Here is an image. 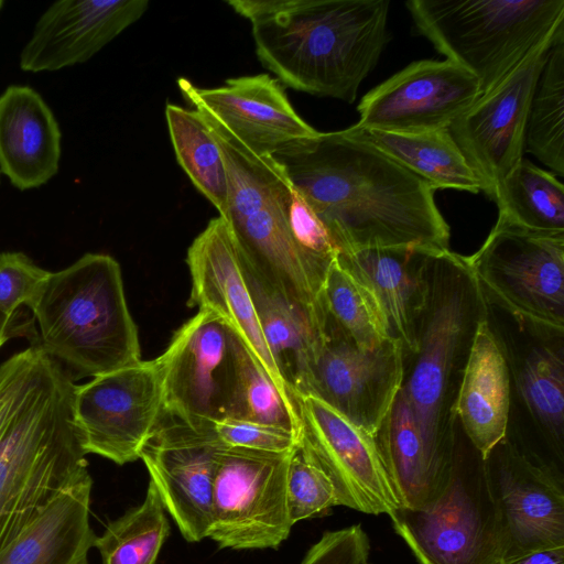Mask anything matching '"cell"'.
Here are the masks:
<instances>
[{"mask_svg":"<svg viewBox=\"0 0 564 564\" xmlns=\"http://www.w3.org/2000/svg\"><path fill=\"white\" fill-rule=\"evenodd\" d=\"M272 156L339 253L449 249V226L435 204V189L349 128L317 132Z\"/></svg>","mask_w":564,"mask_h":564,"instance_id":"obj_1","label":"cell"},{"mask_svg":"<svg viewBox=\"0 0 564 564\" xmlns=\"http://www.w3.org/2000/svg\"><path fill=\"white\" fill-rule=\"evenodd\" d=\"M256 53L292 89L352 104L388 41L389 0H229Z\"/></svg>","mask_w":564,"mask_h":564,"instance_id":"obj_2","label":"cell"},{"mask_svg":"<svg viewBox=\"0 0 564 564\" xmlns=\"http://www.w3.org/2000/svg\"><path fill=\"white\" fill-rule=\"evenodd\" d=\"M427 292L417 326V349L405 358L401 390L415 415L432 477L441 494L456 463V400L474 336L488 302L466 260L449 249L430 253Z\"/></svg>","mask_w":564,"mask_h":564,"instance_id":"obj_3","label":"cell"},{"mask_svg":"<svg viewBox=\"0 0 564 564\" xmlns=\"http://www.w3.org/2000/svg\"><path fill=\"white\" fill-rule=\"evenodd\" d=\"M21 395L0 430V551L88 473L73 422L76 383L34 345Z\"/></svg>","mask_w":564,"mask_h":564,"instance_id":"obj_4","label":"cell"},{"mask_svg":"<svg viewBox=\"0 0 564 564\" xmlns=\"http://www.w3.org/2000/svg\"><path fill=\"white\" fill-rule=\"evenodd\" d=\"M26 307L37 325L34 345L74 382L141 360L120 264L109 254L85 253L50 272Z\"/></svg>","mask_w":564,"mask_h":564,"instance_id":"obj_5","label":"cell"},{"mask_svg":"<svg viewBox=\"0 0 564 564\" xmlns=\"http://www.w3.org/2000/svg\"><path fill=\"white\" fill-rule=\"evenodd\" d=\"M202 116L225 162L228 199L223 218L242 267L267 290L319 321L321 300L288 228L285 203L291 182L282 165L273 156L249 152L215 121Z\"/></svg>","mask_w":564,"mask_h":564,"instance_id":"obj_6","label":"cell"},{"mask_svg":"<svg viewBox=\"0 0 564 564\" xmlns=\"http://www.w3.org/2000/svg\"><path fill=\"white\" fill-rule=\"evenodd\" d=\"M416 30L470 73L481 95L564 31V0H410Z\"/></svg>","mask_w":564,"mask_h":564,"instance_id":"obj_7","label":"cell"},{"mask_svg":"<svg viewBox=\"0 0 564 564\" xmlns=\"http://www.w3.org/2000/svg\"><path fill=\"white\" fill-rule=\"evenodd\" d=\"M466 260L488 303L527 329L564 335V231H541L498 215Z\"/></svg>","mask_w":564,"mask_h":564,"instance_id":"obj_8","label":"cell"},{"mask_svg":"<svg viewBox=\"0 0 564 564\" xmlns=\"http://www.w3.org/2000/svg\"><path fill=\"white\" fill-rule=\"evenodd\" d=\"M417 564H502L499 519L484 459L459 445L452 477L429 507L389 514Z\"/></svg>","mask_w":564,"mask_h":564,"instance_id":"obj_9","label":"cell"},{"mask_svg":"<svg viewBox=\"0 0 564 564\" xmlns=\"http://www.w3.org/2000/svg\"><path fill=\"white\" fill-rule=\"evenodd\" d=\"M290 454L223 446L207 538L234 550L278 549L289 538L293 527L286 503Z\"/></svg>","mask_w":564,"mask_h":564,"instance_id":"obj_10","label":"cell"},{"mask_svg":"<svg viewBox=\"0 0 564 564\" xmlns=\"http://www.w3.org/2000/svg\"><path fill=\"white\" fill-rule=\"evenodd\" d=\"M245 345L220 316L199 310L158 357L163 379L161 416L197 427L229 417Z\"/></svg>","mask_w":564,"mask_h":564,"instance_id":"obj_11","label":"cell"},{"mask_svg":"<svg viewBox=\"0 0 564 564\" xmlns=\"http://www.w3.org/2000/svg\"><path fill=\"white\" fill-rule=\"evenodd\" d=\"M484 465L499 519L502 564L564 546V487L556 464L507 433Z\"/></svg>","mask_w":564,"mask_h":564,"instance_id":"obj_12","label":"cell"},{"mask_svg":"<svg viewBox=\"0 0 564 564\" xmlns=\"http://www.w3.org/2000/svg\"><path fill=\"white\" fill-rule=\"evenodd\" d=\"M163 409L159 358L123 367L76 384L73 422L84 452L118 465L139 459Z\"/></svg>","mask_w":564,"mask_h":564,"instance_id":"obj_13","label":"cell"},{"mask_svg":"<svg viewBox=\"0 0 564 564\" xmlns=\"http://www.w3.org/2000/svg\"><path fill=\"white\" fill-rule=\"evenodd\" d=\"M404 372L400 340L391 337L375 348H359L326 313L307 395L376 436L402 388Z\"/></svg>","mask_w":564,"mask_h":564,"instance_id":"obj_14","label":"cell"},{"mask_svg":"<svg viewBox=\"0 0 564 564\" xmlns=\"http://www.w3.org/2000/svg\"><path fill=\"white\" fill-rule=\"evenodd\" d=\"M556 37L528 55L448 128L491 199L522 160L530 101Z\"/></svg>","mask_w":564,"mask_h":564,"instance_id":"obj_15","label":"cell"},{"mask_svg":"<svg viewBox=\"0 0 564 564\" xmlns=\"http://www.w3.org/2000/svg\"><path fill=\"white\" fill-rule=\"evenodd\" d=\"M299 405L297 443L332 481L338 506L388 516L400 508L377 437L315 397Z\"/></svg>","mask_w":564,"mask_h":564,"instance_id":"obj_16","label":"cell"},{"mask_svg":"<svg viewBox=\"0 0 564 564\" xmlns=\"http://www.w3.org/2000/svg\"><path fill=\"white\" fill-rule=\"evenodd\" d=\"M224 445L214 424L197 427L161 416L140 451L150 481L188 542L208 536L213 485Z\"/></svg>","mask_w":564,"mask_h":564,"instance_id":"obj_17","label":"cell"},{"mask_svg":"<svg viewBox=\"0 0 564 564\" xmlns=\"http://www.w3.org/2000/svg\"><path fill=\"white\" fill-rule=\"evenodd\" d=\"M480 96L478 80L463 67L422 59L368 91L354 126L393 133L448 129Z\"/></svg>","mask_w":564,"mask_h":564,"instance_id":"obj_18","label":"cell"},{"mask_svg":"<svg viewBox=\"0 0 564 564\" xmlns=\"http://www.w3.org/2000/svg\"><path fill=\"white\" fill-rule=\"evenodd\" d=\"M177 86L195 110L258 156H272L318 132L297 115L282 84L268 74L229 78L214 88L198 87L181 77Z\"/></svg>","mask_w":564,"mask_h":564,"instance_id":"obj_19","label":"cell"},{"mask_svg":"<svg viewBox=\"0 0 564 564\" xmlns=\"http://www.w3.org/2000/svg\"><path fill=\"white\" fill-rule=\"evenodd\" d=\"M186 263L192 280L187 305L220 316L279 389L299 403L282 380L265 345L237 248L223 217L213 218L193 240Z\"/></svg>","mask_w":564,"mask_h":564,"instance_id":"obj_20","label":"cell"},{"mask_svg":"<svg viewBox=\"0 0 564 564\" xmlns=\"http://www.w3.org/2000/svg\"><path fill=\"white\" fill-rule=\"evenodd\" d=\"M148 0H61L39 18L20 54L24 72H54L91 58L148 10Z\"/></svg>","mask_w":564,"mask_h":564,"instance_id":"obj_21","label":"cell"},{"mask_svg":"<svg viewBox=\"0 0 564 564\" xmlns=\"http://www.w3.org/2000/svg\"><path fill=\"white\" fill-rule=\"evenodd\" d=\"M444 250V249H443ZM434 250L400 247L339 253L338 262L372 294L405 358L417 349V326L427 292L426 268Z\"/></svg>","mask_w":564,"mask_h":564,"instance_id":"obj_22","label":"cell"},{"mask_svg":"<svg viewBox=\"0 0 564 564\" xmlns=\"http://www.w3.org/2000/svg\"><path fill=\"white\" fill-rule=\"evenodd\" d=\"M62 133L42 96L10 85L0 95V172L18 189L46 184L59 169Z\"/></svg>","mask_w":564,"mask_h":564,"instance_id":"obj_23","label":"cell"},{"mask_svg":"<svg viewBox=\"0 0 564 564\" xmlns=\"http://www.w3.org/2000/svg\"><path fill=\"white\" fill-rule=\"evenodd\" d=\"M510 405L506 352L487 317L474 336L455 406L457 422L482 459L506 437Z\"/></svg>","mask_w":564,"mask_h":564,"instance_id":"obj_24","label":"cell"},{"mask_svg":"<svg viewBox=\"0 0 564 564\" xmlns=\"http://www.w3.org/2000/svg\"><path fill=\"white\" fill-rule=\"evenodd\" d=\"M91 488L89 471L64 488L0 551V564H88L97 536L89 521Z\"/></svg>","mask_w":564,"mask_h":564,"instance_id":"obj_25","label":"cell"},{"mask_svg":"<svg viewBox=\"0 0 564 564\" xmlns=\"http://www.w3.org/2000/svg\"><path fill=\"white\" fill-rule=\"evenodd\" d=\"M243 272L271 358L299 401L308 394L322 325L306 311L267 290L245 268Z\"/></svg>","mask_w":564,"mask_h":564,"instance_id":"obj_26","label":"cell"},{"mask_svg":"<svg viewBox=\"0 0 564 564\" xmlns=\"http://www.w3.org/2000/svg\"><path fill=\"white\" fill-rule=\"evenodd\" d=\"M531 333L534 340L524 348L516 352L503 349L524 406L555 458L563 463V336Z\"/></svg>","mask_w":564,"mask_h":564,"instance_id":"obj_27","label":"cell"},{"mask_svg":"<svg viewBox=\"0 0 564 564\" xmlns=\"http://www.w3.org/2000/svg\"><path fill=\"white\" fill-rule=\"evenodd\" d=\"M349 129L392 160L426 181L434 189L454 188L474 194L482 184L468 164L448 129L393 133Z\"/></svg>","mask_w":564,"mask_h":564,"instance_id":"obj_28","label":"cell"},{"mask_svg":"<svg viewBox=\"0 0 564 564\" xmlns=\"http://www.w3.org/2000/svg\"><path fill=\"white\" fill-rule=\"evenodd\" d=\"M165 117L178 164L223 217L228 199L227 172L208 124L197 110L174 104L166 105Z\"/></svg>","mask_w":564,"mask_h":564,"instance_id":"obj_29","label":"cell"},{"mask_svg":"<svg viewBox=\"0 0 564 564\" xmlns=\"http://www.w3.org/2000/svg\"><path fill=\"white\" fill-rule=\"evenodd\" d=\"M524 147L564 175V32L552 43L530 101Z\"/></svg>","mask_w":564,"mask_h":564,"instance_id":"obj_30","label":"cell"},{"mask_svg":"<svg viewBox=\"0 0 564 564\" xmlns=\"http://www.w3.org/2000/svg\"><path fill=\"white\" fill-rule=\"evenodd\" d=\"M494 200L498 215L541 231H564V186L556 176L521 160L503 180Z\"/></svg>","mask_w":564,"mask_h":564,"instance_id":"obj_31","label":"cell"},{"mask_svg":"<svg viewBox=\"0 0 564 564\" xmlns=\"http://www.w3.org/2000/svg\"><path fill=\"white\" fill-rule=\"evenodd\" d=\"M163 501L149 481L143 502L109 522L94 546L101 564H155L170 534Z\"/></svg>","mask_w":564,"mask_h":564,"instance_id":"obj_32","label":"cell"},{"mask_svg":"<svg viewBox=\"0 0 564 564\" xmlns=\"http://www.w3.org/2000/svg\"><path fill=\"white\" fill-rule=\"evenodd\" d=\"M321 300L329 318L357 347L371 349L391 338L372 294L338 260L326 278Z\"/></svg>","mask_w":564,"mask_h":564,"instance_id":"obj_33","label":"cell"},{"mask_svg":"<svg viewBox=\"0 0 564 564\" xmlns=\"http://www.w3.org/2000/svg\"><path fill=\"white\" fill-rule=\"evenodd\" d=\"M229 417L281 427L297 436L300 405L285 395L245 345Z\"/></svg>","mask_w":564,"mask_h":564,"instance_id":"obj_34","label":"cell"},{"mask_svg":"<svg viewBox=\"0 0 564 564\" xmlns=\"http://www.w3.org/2000/svg\"><path fill=\"white\" fill-rule=\"evenodd\" d=\"M285 217L290 237L311 285L321 300L326 278L339 250L324 224L291 183Z\"/></svg>","mask_w":564,"mask_h":564,"instance_id":"obj_35","label":"cell"},{"mask_svg":"<svg viewBox=\"0 0 564 564\" xmlns=\"http://www.w3.org/2000/svg\"><path fill=\"white\" fill-rule=\"evenodd\" d=\"M286 503L291 523L322 517L338 506L335 488L326 474L296 443L290 454Z\"/></svg>","mask_w":564,"mask_h":564,"instance_id":"obj_36","label":"cell"},{"mask_svg":"<svg viewBox=\"0 0 564 564\" xmlns=\"http://www.w3.org/2000/svg\"><path fill=\"white\" fill-rule=\"evenodd\" d=\"M50 272L21 251L0 252V312L11 316L26 306Z\"/></svg>","mask_w":564,"mask_h":564,"instance_id":"obj_37","label":"cell"},{"mask_svg":"<svg viewBox=\"0 0 564 564\" xmlns=\"http://www.w3.org/2000/svg\"><path fill=\"white\" fill-rule=\"evenodd\" d=\"M223 444L265 452H290L299 436L291 431L247 420L226 417L214 422Z\"/></svg>","mask_w":564,"mask_h":564,"instance_id":"obj_38","label":"cell"},{"mask_svg":"<svg viewBox=\"0 0 564 564\" xmlns=\"http://www.w3.org/2000/svg\"><path fill=\"white\" fill-rule=\"evenodd\" d=\"M32 354L33 348L29 346L0 365V430L21 395L30 369Z\"/></svg>","mask_w":564,"mask_h":564,"instance_id":"obj_39","label":"cell"},{"mask_svg":"<svg viewBox=\"0 0 564 564\" xmlns=\"http://www.w3.org/2000/svg\"><path fill=\"white\" fill-rule=\"evenodd\" d=\"M37 332L33 316L21 311L8 316L0 312V347L12 338H26L30 344L36 340Z\"/></svg>","mask_w":564,"mask_h":564,"instance_id":"obj_40","label":"cell"},{"mask_svg":"<svg viewBox=\"0 0 564 564\" xmlns=\"http://www.w3.org/2000/svg\"><path fill=\"white\" fill-rule=\"evenodd\" d=\"M507 564H564V546L540 550Z\"/></svg>","mask_w":564,"mask_h":564,"instance_id":"obj_41","label":"cell"},{"mask_svg":"<svg viewBox=\"0 0 564 564\" xmlns=\"http://www.w3.org/2000/svg\"><path fill=\"white\" fill-rule=\"evenodd\" d=\"M2 6H3V1L0 0V10H1Z\"/></svg>","mask_w":564,"mask_h":564,"instance_id":"obj_42","label":"cell"},{"mask_svg":"<svg viewBox=\"0 0 564 564\" xmlns=\"http://www.w3.org/2000/svg\"><path fill=\"white\" fill-rule=\"evenodd\" d=\"M366 564H371V563H369V562H368V563H366Z\"/></svg>","mask_w":564,"mask_h":564,"instance_id":"obj_43","label":"cell"}]
</instances>
